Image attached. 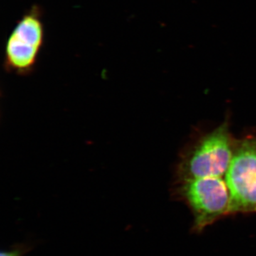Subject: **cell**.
<instances>
[{
    "label": "cell",
    "instance_id": "3957f363",
    "mask_svg": "<svg viewBox=\"0 0 256 256\" xmlns=\"http://www.w3.org/2000/svg\"><path fill=\"white\" fill-rule=\"evenodd\" d=\"M234 156L226 126L217 128L195 148L185 165L188 178H222Z\"/></svg>",
    "mask_w": 256,
    "mask_h": 256
},
{
    "label": "cell",
    "instance_id": "5b68a950",
    "mask_svg": "<svg viewBox=\"0 0 256 256\" xmlns=\"http://www.w3.org/2000/svg\"><path fill=\"white\" fill-rule=\"evenodd\" d=\"M31 249L32 248L26 244H18L12 250L2 252L0 256H23Z\"/></svg>",
    "mask_w": 256,
    "mask_h": 256
},
{
    "label": "cell",
    "instance_id": "7a4b0ae2",
    "mask_svg": "<svg viewBox=\"0 0 256 256\" xmlns=\"http://www.w3.org/2000/svg\"><path fill=\"white\" fill-rule=\"evenodd\" d=\"M226 182L230 192L229 212L256 210V140L240 143L234 152Z\"/></svg>",
    "mask_w": 256,
    "mask_h": 256
},
{
    "label": "cell",
    "instance_id": "6da1fadb",
    "mask_svg": "<svg viewBox=\"0 0 256 256\" xmlns=\"http://www.w3.org/2000/svg\"><path fill=\"white\" fill-rule=\"evenodd\" d=\"M44 42L43 10L34 5L20 18L6 38L5 70L22 76L33 73Z\"/></svg>",
    "mask_w": 256,
    "mask_h": 256
},
{
    "label": "cell",
    "instance_id": "277c9868",
    "mask_svg": "<svg viewBox=\"0 0 256 256\" xmlns=\"http://www.w3.org/2000/svg\"><path fill=\"white\" fill-rule=\"evenodd\" d=\"M184 192L194 210L196 223L200 228L229 212L230 192L222 178L186 180Z\"/></svg>",
    "mask_w": 256,
    "mask_h": 256
}]
</instances>
